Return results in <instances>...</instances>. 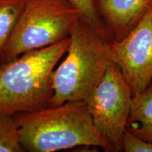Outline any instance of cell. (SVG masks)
Wrapping results in <instances>:
<instances>
[{
  "mask_svg": "<svg viewBox=\"0 0 152 152\" xmlns=\"http://www.w3.org/2000/svg\"><path fill=\"white\" fill-rule=\"evenodd\" d=\"M13 116L25 152H54L77 147L114 151L111 143L95 128L85 102H68Z\"/></svg>",
  "mask_w": 152,
  "mask_h": 152,
  "instance_id": "cell-1",
  "label": "cell"
},
{
  "mask_svg": "<svg viewBox=\"0 0 152 152\" xmlns=\"http://www.w3.org/2000/svg\"><path fill=\"white\" fill-rule=\"evenodd\" d=\"M67 56L52 75L49 106L87 102L109 67L114 64L110 42L80 18L70 30Z\"/></svg>",
  "mask_w": 152,
  "mask_h": 152,
  "instance_id": "cell-2",
  "label": "cell"
},
{
  "mask_svg": "<svg viewBox=\"0 0 152 152\" xmlns=\"http://www.w3.org/2000/svg\"><path fill=\"white\" fill-rule=\"evenodd\" d=\"M69 44L68 36L0 66V113L14 115L49 107L53 73Z\"/></svg>",
  "mask_w": 152,
  "mask_h": 152,
  "instance_id": "cell-3",
  "label": "cell"
},
{
  "mask_svg": "<svg viewBox=\"0 0 152 152\" xmlns=\"http://www.w3.org/2000/svg\"><path fill=\"white\" fill-rule=\"evenodd\" d=\"M80 17L68 0H27L2 64L68 37L72 26Z\"/></svg>",
  "mask_w": 152,
  "mask_h": 152,
  "instance_id": "cell-4",
  "label": "cell"
},
{
  "mask_svg": "<svg viewBox=\"0 0 152 152\" xmlns=\"http://www.w3.org/2000/svg\"><path fill=\"white\" fill-rule=\"evenodd\" d=\"M133 95L120 68L113 64L86 102L95 128L113 146L122 151Z\"/></svg>",
  "mask_w": 152,
  "mask_h": 152,
  "instance_id": "cell-5",
  "label": "cell"
},
{
  "mask_svg": "<svg viewBox=\"0 0 152 152\" xmlns=\"http://www.w3.org/2000/svg\"><path fill=\"white\" fill-rule=\"evenodd\" d=\"M110 51L133 96L147 90L152 83V7L124 38L110 42Z\"/></svg>",
  "mask_w": 152,
  "mask_h": 152,
  "instance_id": "cell-6",
  "label": "cell"
},
{
  "mask_svg": "<svg viewBox=\"0 0 152 152\" xmlns=\"http://www.w3.org/2000/svg\"><path fill=\"white\" fill-rule=\"evenodd\" d=\"M94 2L109 42L124 38L152 7V0H94Z\"/></svg>",
  "mask_w": 152,
  "mask_h": 152,
  "instance_id": "cell-7",
  "label": "cell"
},
{
  "mask_svg": "<svg viewBox=\"0 0 152 152\" xmlns=\"http://www.w3.org/2000/svg\"><path fill=\"white\" fill-rule=\"evenodd\" d=\"M126 131L152 142V83L143 92L133 96Z\"/></svg>",
  "mask_w": 152,
  "mask_h": 152,
  "instance_id": "cell-8",
  "label": "cell"
},
{
  "mask_svg": "<svg viewBox=\"0 0 152 152\" xmlns=\"http://www.w3.org/2000/svg\"><path fill=\"white\" fill-rule=\"evenodd\" d=\"M27 0H0V66Z\"/></svg>",
  "mask_w": 152,
  "mask_h": 152,
  "instance_id": "cell-9",
  "label": "cell"
},
{
  "mask_svg": "<svg viewBox=\"0 0 152 152\" xmlns=\"http://www.w3.org/2000/svg\"><path fill=\"white\" fill-rule=\"evenodd\" d=\"M0 152H25L13 115L0 113Z\"/></svg>",
  "mask_w": 152,
  "mask_h": 152,
  "instance_id": "cell-10",
  "label": "cell"
},
{
  "mask_svg": "<svg viewBox=\"0 0 152 152\" xmlns=\"http://www.w3.org/2000/svg\"><path fill=\"white\" fill-rule=\"evenodd\" d=\"M78 11L81 18L108 40L105 26L101 19L94 0H68ZM109 41V40H108Z\"/></svg>",
  "mask_w": 152,
  "mask_h": 152,
  "instance_id": "cell-11",
  "label": "cell"
},
{
  "mask_svg": "<svg viewBox=\"0 0 152 152\" xmlns=\"http://www.w3.org/2000/svg\"><path fill=\"white\" fill-rule=\"evenodd\" d=\"M122 151L125 152H152V142L140 140L126 131L122 141Z\"/></svg>",
  "mask_w": 152,
  "mask_h": 152,
  "instance_id": "cell-12",
  "label": "cell"
}]
</instances>
